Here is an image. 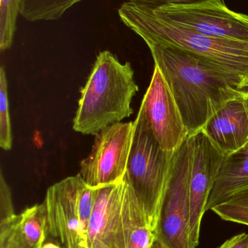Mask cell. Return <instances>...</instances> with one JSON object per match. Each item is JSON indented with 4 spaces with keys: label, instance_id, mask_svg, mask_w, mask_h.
<instances>
[{
    "label": "cell",
    "instance_id": "6da1fadb",
    "mask_svg": "<svg viewBox=\"0 0 248 248\" xmlns=\"http://www.w3.org/2000/svg\"><path fill=\"white\" fill-rule=\"evenodd\" d=\"M146 43L173 93L189 137L246 90L241 79L199 55L174 46Z\"/></svg>",
    "mask_w": 248,
    "mask_h": 248
},
{
    "label": "cell",
    "instance_id": "7a4b0ae2",
    "mask_svg": "<svg viewBox=\"0 0 248 248\" xmlns=\"http://www.w3.org/2000/svg\"><path fill=\"white\" fill-rule=\"evenodd\" d=\"M118 14L144 42L174 46L199 55L241 79L248 90V42L207 36L163 20L130 1L120 6Z\"/></svg>",
    "mask_w": 248,
    "mask_h": 248
},
{
    "label": "cell",
    "instance_id": "3957f363",
    "mask_svg": "<svg viewBox=\"0 0 248 248\" xmlns=\"http://www.w3.org/2000/svg\"><path fill=\"white\" fill-rule=\"evenodd\" d=\"M138 91L131 62L121 63L109 51L100 52L80 91L73 128L86 135H96L130 117L131 101Z\"/></svg>",
    "mask_w": 248,
    "mask_h": 248
},
{
    "label": "cell",
    "instance_id": "277c9868",
    "mask_svg": "<svg viewBox=\"0 0 248 248\" xmlns=\"http://www.w3.org/2000/svg\"><path fill=\"white\" fill-rule=\"evenodd\" d=\"M125 179L131 185L155 234L162 202L168 185L175 153L161 148L140 108Z\"/></svg>",
    "mask_w": 248,
    "mask_h": 248
},
{
    "label": "cell",
    "instance_id": "5b68a950",
    "mask_svg": "<svg viewBox=\"0 0 248 248\" xmlns=\"http://www.w3.org/2000/svg\"><path fill=\"white\" fill-rule=\"evenodd\" d=\"M96 189L80 175L69 176L47 191L45 204L48 232L66 248H87L89 222Z\"/></svg>",
    "mask_w": 248,
    "mask_h": 248
},
{
    "label": "cell",
    "instance_id": "8992f818",
    "mask_svg": "<svg viewBox=\"0 0 248 248\" xmlns=\"http://www.w3.org/2000/svg\"><path fill=\"white\" fill-rule=\"evenodd\" d=\"M192 152V139L188 137L173 157L156 231V240L164 248H192L189 200Z\"/></svg>",
    "mask_w": 248,
    "mask_h": 248
},
{
    "label": "cell",
    "instance_id": "52a82bcc",
    "mask_svg": "<svg viewBox=\"0 0 248 248\" xmlns=\"http://www.w3.org/2000/svg\"><path fill=\"white\" fill-rule=\"evenodd\" d=\"M134 130V122H119L95 135L91 152L80 163L78 173L86 185L97 189L124 181Z\"/></svg>",
    "mask_w": 248,
    "mask_h": 248
},
{
    "label": "cell",
    "instance_id": "ba28073f",
    "mask_svg": "<svg viewBox=\"0 0 248 248\" xmlns=\"http://www.w3.org/2000/svg\"><path fill=\"white\" fill-rule=\"evenodd\" d=\"M149 10L163 20L207 36L248 42V16L230 10L224 0Z\"/></svg>",
    "mask_w": 248,
    "mask_h": 248
},
{
    "label": "cell",
    "instance_id": "9c48e42d",
    "mask_svg": "<svg viewBox=\"0 0 248 248\" xmlns=\"http://www.w3.org/2000/svg\"><path fill=\"white\" fill-rule=\"evenodd\" d=\"M141 108L161 148L175 153L189 134L173 93L157 65Z\"/></svg>",
    "mask_w": 248,
    "mask_h": 248
},
{
    "label": "cell",
    "instance_id": "30bf717a",
    "mask_svg": "<svg viewBox=\"0 0 248 248\" xmlns=\"http://www.w3.org/2000/svg\"><path fill=\"white\" fill-rule=\"evenodd\" d=\"M191 137L193 152L189 182L190 240L192 248H196L202 218L225 155L203 131H199Z\"/></svg>",
    "mask_w": 248,
    "mask_h": 248
},
{
    "label": "cell",
    "instance_id": "8fae6325",
    "mask_svg": "<svg viewBox=\"0 0 248 248\" xmlns=\"http://www.w3.org/2000/svg\"><path fill=\"white\" fill-rule=\"evenodd\" d=\"M125 179L96 189L87 230V248H127L122 222Z\"/></svg>",
    "mask_w": 248,
    "mask_h": 248
},
{
    "label": "cell",
    "instance_id": "7c38bea8",
    "mask_svg": "<svg viewBox=\"0 0 248 248\" xmlns=\"http://www.w3.org/2000/svg\"><path fill=\"white\" fill-rule=\"evenodd\" d=\"M201 131L225 156L248 144V91L229 100Z\"/></svg>",
    "mask_w": 248,
    "mask_h": 248
},
{
    "label": "cell",
    "instance_id": "4fadbf2b",
    "mask_svg": "<svg viewBox=\"0 0 248 248\" xmlns=\"http://www.w3.org/2000/svg\"><path fill=\"white\" fill-rule=\"evenodd\" d=\"M48 234L43 202L0 221V248H42Z\"/></svg>",
    "mask_w": 248,
    "mask_h": 248
},
{
    "label": "cell",
    "instance_id": "5bb4252c",
    "mask_svg": "<svg viewBox=\"0 0 248 248\" xmlns=\"http://www.w3.org/2000/svg\"><path fill=\"white\" fill-rule=\"evenodd\" d=\"M248 188V144L225 156L210 195L207 211Z\"/></svg>",
    "mask_w": 248,
    "mask_h": 248
},
{
    "label": "cell",
    "instance_id": "9a60e30c",
    "mask_svg": "<svg viewBox=\"0 0 248 248\" xmlns=\"http://www.w3.org/2000/svg\"><path fill=\"white\" fill-rule=\"evenodd\" d=\"M122 222L127 248H151L156 235L149 225L133 190L125 179Z\"/></svg>",
    "mask_w": 248,
    "mask_h": 248
},
{
    "label": "cell",
    "instance_id": "2e32d148",
    "mask_svg": "<svg viewBox=\"0 0 248 248\" xmlns=\"http://www.w3.org/2000/svg\"><path fill=\"white\" fill-rule=\"evenodd\" d=\"M83 0H21L20 14L29 22L58 20Z\"/></svg>",
    "mask_w": 248,
    "mask_h": 248
},
{
    "label": "cell",
    "instance_id": "e0dca14e",
    "mask_svg": "<svg viewBox=\"0 0 248 248\" xmlns=\"http://www.w3.org/2000/svg\"><path fill=\"white\" fill-rule=\"evenodd\" d=\"M224 221L248 226V188L211 208Z\"/></svg>",
    "mask_w": 248,
    "mask_h": 248
},
{
    "label": "cell",
    "instance_id": "ac0fdd59",
    "mask_svg": "<svg viewBox=\"0 0 248 248\" xmlns=\"http://www.w3.org/2000/svg\"><path fill=\"white\" fill-rule=\"evenodd\" d=\"M21 0H0V49H10L16 30Z\"/></svg>",
    "mask_w": 248,
    "mask_h": 248
},
{
    "label": "cell",
    "instance_id": "d6986e66",
    "mask_svg": "<svg viewBox=\"0 0 248 248\" xmlns=\"http://www.w3.org/2000/svg\"><path fill=\"white\" fill-rule=\"evenodd\" d=\"M9 112L7 82L5 71L0 70V147L4 150H10L13 144L11 123Z\"/></svg>",
    "mask_w": 248,
    "mask_h": 248
},
{
    "label": "cell",
    "instance_id": "ffe728a7",
    "mask_svg": "<svg viewBox=\"0 0 248 248\" xmlns=\"http://www.w3.org/2000/svg\"><path fill=\"white\" fill-rule=\"evenodd\" d=\"M211 1L214 0H130L135 5L151 10L170 6L196 5Z\"/></svg>",
    "mask_w": 248,
    "mask_h": 248
},
{
    "label": "cell",
    "instance_id": "44dd1931",
    "mask_svg": "<svg viewBox=\"0 0 248 248\" xmlns=\"http://www.w3.org/2000/svg\"><path fill=\"white\" fill-rule=\"evenodd\" d=\"M12 201L11 191L7 185L2 172L0 176V221L7 219L15 215Z\"/></svg>",
    "mask_w": 248,
    "mask_h": 248
},
{
    "label": "cell",
    "instance_id": "7402d4cb",
    "mask_svg": "<svg viewBox=\"0 0 248 248\" xmlns=\"http://www.w3.org/2000/svg\"><path fill=\"white\" fill-rule=\"evenodd\" d=\"M218 248H248V234L242 233L234 236Z\"/></svg>",
    "mask_w": 248,
    "mask_h": 248
},
{
    "label": "cell",
    "instance_id": "603a6c76",
    "mask_svg": "<svg viewBox=\"0 0 248 248\" xmlns=\"http://www.w3.org/2000/svg\"><path fill=\"white\" fill-rule=\"evenodd\" d=\"M42 248H61L59 246H57V245L53 244V243H46V244H44L43 246H42Z\"/></svg>",
    "mask_w": 248,
    "mask_h": 248
},
{
    "label": "cell",
    "instance_id": "cb8c5ba5",
    "mask_svg": "<svg viewBox=\"0 0 248 248\" xmlns=\"http://www.w3.org/2000/svg\"><path fill=\"white\" fill-rule=\"evenodd\" d=\"M151 248H163V245L158 241V240H156L155 242H154L153 246H151Z\"/></svg>",
    "mask_w": 248,
    "mask_h": 248
},
{
    "label": "cell",
    "instance_id": "d4e9b609",
    "mask_svg": "<svg viewBox=\"0 0 248 248\" xmlns=\"http://www.w3.org/2000/svg\"><path fill=\"white\" fill-rule=\"evenodd\" d=\"M247 90V91H248V90Z\"/></svg>",
    "mask_w": 248,
    "mask_h": 248
}]
</instances>
